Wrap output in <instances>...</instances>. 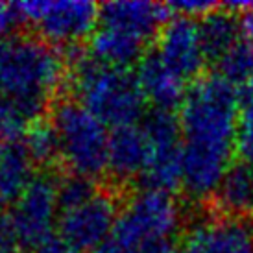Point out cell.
Here are the masks:
<instances>
[{
    "label": "cell",
    "mask_w": 253,
    "mask_h": 253,
    "mask_svg": "<svg viewBox=\"0 0 253 253\" xmlns=\"http://www.w3.org/2000/svg\"><path fill=\"white\" fill-rule=\"evenodd\" d=\"M36 163L22 141L0 144V205H13L34 181Z\"/></svg>",
    "instance_id": "cell-17"
},
{
    "label": "cell",
    "mask_w": 253,
    "mask_h": 253,
    "mask_svg": "<svg viewBox=\"0 0 253 253\" xmlns=\"http://www.w3.org/2000/svg\"><path fill=\"white\" fill-rule=\"evenodd\" d=\"M69 63L41 37L15 36L0 41V92L39 120L65 82Z\"/></svg>",
    "instance_id": "cell-2"
},
{
    "label": "cell",
    "mask_w": 253,
    "mask_h": 253,
    "mask_svg": "<svg viewBox=\"0 0 253 253\" xmlns=\"http://www.w3.org/2000/svg\"><path fill=\"white\" fill-rule=\"evenodd\" d=\"M119 214L115 192L98 190L85 204L61 212L57 231L80 253H96L113 237Z\"/></svg>",
    "instance_id": "cell-9"
},
{
    "label": "cell",
    "mask_w": 253,
    "mask_h": 253,
    "mask_svg": "<svg viewBox=\"0 0 253 253\" xmlns=\"http://www.w3.org/2000/svg\"><path fill=\"white\" fill-rule=\"evenodd\" d=\"M34 119L21 104L9 98H0V144L22 141Z\"/></svg>",
    "instance_id": "cell-21"
},
{
    "label": "cell",
    "mask_w": 253,
    "mask_h": 253,
    "mask_svg": "<svg viewBox=\"0 0 253 253\" xmlns=\"http://www.w3.org/2000/svg\"><path fill=\"white\" fill-rule=\"evenodd\" d=\"M144 46L146 42L127 36L120 30L98 24L91 37L89 56L102 65L127 71V67L135 63L139 65V61L144 57Z\"/></svg>",
    "instance_id": "cell-15"
},
{
    "label": "cell",
    "mask_w": 253,
    "mask_h": 253,
    "mask_svg": "<svg viewBox=\"0 0 253 253\" xmlns=\"http://www.w3.org/2000/svg\"><path fill=\"white\" fill-rule=\"evenodd\" d=\"M96 253H177V250L170 240H155L137 246H122L113 240H107Z\"/></svg>",
    "instance_id": "cell-24"
},
{
    "label": "cell",
    "mask_w": 253,
    "mask_h": 253,
    "mask_svg": "<svg viewBox=\"0 0 253 253\" xmlns=\"http://www.w3.org/2000/svg\"><path fill=\"white\" fill-rule=\"evenodd\" d=\"M237 152L248 165H253V102L242 104L237 133Z\"/></svg>",
    "instance_id": "cell-23"
},
{
    "label": "cell",
    "mask_w": 253,
    "mask_h": 253,
    "mask_svg": "<svg viewBox=\"0 0 253 253\" xmlns=\"http://www.w3.org/2000/svg\"><path fill=\"white\" fill-rule=\"evenodd\" d=\"M72 87L76 100L100 122L113 129L137 126L144 115L146 100L135 76L127 71L113 69L94 61L89 54H71Z\"/></svg>",
    "instance_id": "cell-3"
},
{
    "label": "cell",
    "mask_w": 253,
    "mask_h": 253,
    "mask_svg": "<svg viewBox=\"0 0 253 253\" xmlns=\"http://www.w3.org/2000/svg\"><path fill=\"white\" fill-rule=\"evenodd\" d=\"M239 94H240V100H242L244 104H246V102H253V74L250 76L248 84L239 91Z\"/></svg>",
    "instance_id": "cell-30"
},
{
    "label": "cell",
    "mask_w": 253,
    "mask_h": 253,
    "mask_svg": "<svg viewBox=\"0 0 253 253\" xmlns=\"http://www.w3.org/2000/svg\"><path fill=\"white\" fill-rule=\"evenodd\" d=\"M19 21L21 19H19V13H17V7L13 4L0 2V41L9 37L11 30L15 28V24Z\"/></svg>",
    "instance_id": "cell-27"
},
{
    "label": "cell",
    "mask_w": 253,
    "mask_h": 253,
    "mask_svg": "<svg viewBox=\"0 0 253 253\" xmlns=\"http://www.w3.org/2000/svg\"><path fill=\"white\" fill-rule=\"evenodd\" d=\"M214 196L222 214L235 218L250 216L253 212V181L250 165H233Z\"/></svg>",
    "instance_id": "cell-18"
},
{
    "label": "cell",
    "mask_w": 253,
    "mask_h": 253,
    "mask_svg": "<svg viewBox=\"0 0 253 253\" xmlns=\"http://www.w3.org/2000/svg\"><path fill=\"white\" fill-rule=\"evenodd\" d=\"M181 207L174 194L144 189L127 200L109 240L122 246L169 240L179 229Z\"/></svg>",
    "instance_id": "cell-5"
},
{
    "label": "cell",
    "mask_w": 253,
    "mask_h": 253,
    "mask_svg": "<svg viewBox=\"0 0 253 253\" xmlns=\"http://www.w3.org/2000/svg\"><path fill=\"white\" fill-rule=\"evenodd\" d=\"M157 56L185 82L202 74L205 57L198 22L183 17H172L157 36Z\"/></svg>",
    "instance_id": "cell-11"
},
{
    "label": "cell",
    "mask_w": 253,
    "mask_h": 253,
    "mask_svg": "<svg viewBox=\"0 0 253 253\" xmlns=\"http://www.w3.org/2000/svg\"><path fill=\"white\" fill-rule=\"evenodd\" d=\"M250 169H252V181H253V165H250Z\"/></svg>",
    "instance_id": "cell-31"
},
{
    "label": "cell",
    "mask_w": 253,
    "mask_h": 253,
    "mask_svg": "<svg viewBox=\"0 0 253 253\" xmlns=\"http://www.w3.org/2000/svg\"><path fill=\"white\" fill-rule=\"evenodd\" d=\"M59 181L50 174H39L28 185V189L11 205L9 224L19 246L34 248L56 231L54 224L59 222Z\"/></svg>",
    "instance_id": "cell-8"
},
{
    "label": "cell",
    "mask_w": 253,
    "mask_h": 253,
    "mask_svg": "<svg viewBox=\"0 0 253 253\" xmlns=\"http://www.w3.org/2000/svg\"><path fill=\"white\" fill-rule=\"evenodd\" d=\"M22 144L28 150L32 161L41 167H50L59 161V141L56 129L48 120H36L32 122L28 131L22 137Z\"/></svg>",
    "instance_id": "cell-19"
},
{
    "label": "cell",
    "mask_w": 253,
    "mask_h": 253,
    "mask_svg": "<svg viewBox=\"0 0 253 253\" xmlns=\"http://www.w3.org/2000/svg\"><path fill=\"white\" fill-rule=\"evenodd\" d=\"M57 190H59V207H61V212H63V211H69V209H74L78 205L85 204L100 189L96 187L94 179L71 174V176L63 177L59 181Z\"/></svg>",
    "instance_id": "cell-22"
},
{
    "label": "cell",
    "mask_w": 253,
    "mask_h": 253,
    "mask_svg": "<svg viewBox=\"0 0 253 253\" xmlns=\"http://www.w3.org/2000/svg\"><path fill=\"white\" fill-rule=\"evenodd\" d=\"M242 19H240V26H242V37H244V41L253 46V4L242 11Z\"/></svg>",
    "instance_id": "cell-29"
},
{
    "label": "cell",
    "mask_w": 253,
    "mask_h": 253,
    "mask_svg": "<svg viewBox=\"0 0 253 253\" xmlns=\"http://www.w3.org/2000/svg\"><path fill=\"white\" fill-rule=\"evenodd\" d=\"M237 15L239 13L220 6L209 15H205L204 19H200L198 30L207 61L220 63L240 42L242 26Z\"/></svg>",
    "instance_id": "cell-16"
},
{
    "label": "cell",
    "mask_w": 253,
    "mask_h": 253,
    "mask_svg": "<svg viewBox=\"0 0 253 253\" xmlns=\"http://www.w3.org/2000/svg\"><path fill=\"white\" fill-rule=\"evenodd\" d=\"M240 94L220 74L196 80L181 104L183 189L194 200L214 196L233 167Z\"/></svg>",
    "instance_id": "cell-1"
},
{
    "label": "cell",
    "mask_w": 253,
    "mask_h": 253,
    "mask_svg": "<svg viewBox=\"0 0 253 253\" xmlns=\"http://www.w3.org/2000/svg\"><path fill=\"white\" fill-rule=\"evenodd\" d=\"M183 253H253V225L246 218L205 216L189 227Z\"/></svg>",
    "instance_id": "cell-10"
},
{
    "label": "cell",
    "mask_w": 253,
    "mask_h": 253,
    "mask_svg": "<svg viewBox=\"0 0 253 253\" xmlns=\"http://www.w3.org/2000/svg\"><path fill=\"white\" fill-rule=\"evenodd\" d=\"M148 163V141L142 126L113 129L109 135L107 172L119 183L141 179Z\"/></svg>",
    "instance_id": "cell-14"
},
{
    "label": "cell",
    "mask_w": 253,
    "mask_h": 253,
    "mask_svg": "<svg viewBox=\"0 0 253 253\" xmlns=\"http://www.w3.org/2000/svg\"><path fill=\"white\" fill-rule=\"evenodd\" d=\"M218 69H220L218 74L225 82H229L237 91H240L253 74V46H250L246 41H240L218 63Z\"/></svg>",
    "instance_id": "cell-20"
},
{
    "label": "cell",
    "mask_w": 253,
    "mask_h": 253,
    "mask_svg": "<svg viewBox=\"0 0 253 253\" xmlns=\"http://www.w3.org/2000/svg\"><path fill=\"white\" fill-rule=\"evenodd\" d=\"M52 126L59 141V161L71 174L96 179L107 172V126L78 100H61L52 111Z\"/></svg>",
    "instance_id": "cell-4"
},
{
    "label": "cell",
    "mask_w": 253,
    "mask_h": 253,
    "mask_svg": "<svg viewBox=\"0 0 253 253\" xmlns=\"http://www.w3.org/2000/svg\"><path fill=\"white\" fill-rule=\"evenodd\" d=\"M32 252L34 253H80L59 231H54L52 235H48L46 239H42Z\"/></svg>",
    "instance_id": "cell-26"
},
{
    "label": "cell",
    "mask_w": 253,
    "mask_h": 253,
    "mask_svg": "<svg viewBox=\"0 0 253 253\" xmlns=\"http://www.w3.org/2000/svg\"><path fill=\"white\" fill-rule=\"evenodd\" d=\"M17 248L21 246L17 242V237H15L13 229H11L9 220L0 216V253H15Z\"/></svg>",
    "instance_id": "cell-28"
},
{
    "label": "cell",
    "mask_w": 253,
    "mask_h": 253,
    "mask_svg": "<svg viewBox=\"0 0 253 253\" xmlns=\"http://www.w3.org/2000/svg\"><path fill=\"white\" fill-rule=\"evenodd\" d=\"M170 15L174 17H183V19H204L205 15L218 9L216 2H202V0H183V2H170L167 4Z\"/></svg>",
    "instance_id": "cell-25"
},
{
    "label": "cell",
    "mask_w": 253,
    "mask_h": 253,
    "mask_svg": "<svg viewBox=\"0 0 253 253\" xmlns=\"http://www.w3.org/2000/svg\"><path fill=\"white\" fill-rule=\"evenodd\" d=\"M21 21L37 28L42 41L52 46H72L92 37L100 22V6L89 0H34L15 4Z\"/></svg>",
    "instance_id": "cell-6"
},
{
    "label": "cell",
    "mask_w": 253,
    "mask_h": 253,
    "mask_svg": "<svg viewBox=\"0 0 253 253\" xmlns=\"http://www.w3.org/2000/svg\"><path fill=\"white\" fill-rule=\"evenodd\" d=\"M135 80L144 100L161 111H174L176 107H181L189 91L185 89V80L167 67L157 52L146 54L139 61Z\"/></svg>",
    "instance_id": "cell-13"
},
{
    "label": "cell",
    "mask_w": 253,
    "mask_h": 253,
    "mask_svg": "<svg viewBox=\"0 0 253 253\" xmlns=\"http://www.w3.org/2000/svg\"><path fill=\"white\" fill-rule=\"evenodd\" d=\"M170 11L167 4L155 2H106L100 6V22L102 26L120 30L127 36L142 42H150L161 34L163 26L169 22Z\"/></svg>",
    "instance_id": "cell-12"
},
{
    "label": "cell",
    "mask_w": 253,
    "mask_h": 253,
    "mask_svg": "<svg viewBox=\"0 0 253 253\" xmlns=\"http://www.w3.org/2000/svg\"><path fill=\"white\" fill-rule=\"evenodd\" d=\"M148 163L141 181L146 189L174 194L183 187V137L179 119L172 111L154 109L144 117Z\"/></svg>",
    "instance_id": "cell-7"
}]
</instances>
